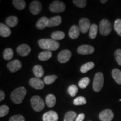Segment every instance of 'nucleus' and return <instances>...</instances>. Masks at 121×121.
Here are the masks:
<instances>
[{"instance_id": "1", "label": "nucleus", "mask_w": 121, "mask_h": 121, "mask_svg": "<svg viewBox=\"0 0 121 121\" xmlns=\"http://www.w3.org/2000/svg\"><path fill=\"white\" fill-rule=\"evenodd\" d=\"M38 44L45 51H56L60 47V43L52 39H42L38 40Z\"/></svg>"}, {"instance_id": "2", "label": "nucleus", "mask_w": 121, "mask_h": 121, "mask_svg": "<svg viewBox=\"0 0 121 121\" xmlns=\"http://www.w3.org/2000/svg\"><path fill=\"white\" fill-rule=\"evenodd\" d=\"M26 89L24 87H20L15 89L11 93V99L15 104L22 103L26 94Z\"/></svg>"}, {"instance_id": "3", "label": "nucleus", "mask_w": 121, "mask_h": 121, "mask_svg": "<svg viewBox=\"0 0 121 121\" xmlns=\"http://www.w3.org/2000/svg\"><path fill=\"white\" fill-rule=\"evenodd\" d=\"M112 29V26L108 20L103 19L99 24V32L102 35L107 36L110 34Z\"/></svg>"}, {"instance_id": "4", "label": "nucleus", "mask_w": 121, "mask_h": 121, "mask_svg": "<svg viewBox=\"0 0 121 121\" xmlns=\"http://www.w3.org/2000/svg\"><path fill=\"white\" fill-rule=\"evenodd\" d=\"M30 102L32 108L35 111L40 112L44 108V102L42 98L38 95L33 96L30 100Z\"/></svg>"}, {"instance_id": "5", "label": "nucleus", "mask_w": 121, "mask_h": 121, "mask_svg": "<svg viewBox=\"0 0 121 121\" xmlns=\"http://www.w3.org/2000/svg\"><path fill=\"white\" fill-rule=\"evenodd\" d=\"M104 85V76L102 72L95 74L93 81V87L95 92H99L102 90Z\"/></svg>"}, {"instance_id": "6", "label": "nucleus", "mask_w": 121, "mask_h": 121, "mask_svg": "<svg viewBox=\"0 0 121 121\" xmlns=\"http://www.w3.org/2000/svg\"><path fill=\"white\" fill-rule=\"evenodd\" d=\"M66 9V6L62 1H55L49 5L50 11L54 13H62Z\"/></svg>"}, {"instance_id": "7", "label": "nucleus", "mask_w": 121, "mask_h": 121, "mask_svg": "<svg viewBox=\"0 0 121 121\" xmlns=\"http://www.w3.org/2000/svg\"><path fill=\"white\" fill-rule=\"evenodd\" d=\"M71 52L68 49H64L59 53L58 60L60 63H65L67 62L71 57Z\"/></svg>"}, {"instance_id": "8", "label": "nucleus", "mask_w": 121, "mask_h": 121, "mask_svg": "<svg viewBox=\"0 0 121 121\" xmlns=\"http://www.w3.org/2000/svg\"><path fill=\"white\" fill-rule=\"evenodd\" d=\"M42 5L40 2L38 1H33L29 6L30 13L34 15H38L42 11Z\"/></svg>"}, {"instance_id": "9", "label": "nucleus", "mask_w": 121, "mask_h": 121, "mask_svg": "<svg viewBox=\"0 0 121 121\" xmlns=\"http://www.w3.org/2000/svg\"><path fill=\"white\" fill-rule=\"evenodd\" d=\"M91 24L90 20L87 18H81L79 21V29L80 31L83 34H85L90 29Z\"/></svg>"}, {"instance_id": "10", "label": "nucleus", "mask_w": 121, "mask_h": 121, "mask_svg": "<svg viewBox=\"0 0 121 121\" xmlns=\"http://www.w3.org/2000/svg\"><path fill=\"white\" fill-rule=\"evenodd\" d=\"M7 67L10 72H16L21 69L22 67V62L19 60H15L9 62Z\"/></svg>"}, {"instance_id": "11", "label": "nucleus", "mask_w": 121, "mask_h": 121, "mask_svg": "<svg viewBox=\"0 0 121 121\" xmlns=\"http://www.w3.org/2000/svg\"><path fill=\"white\" fill-rule=\"evenodd\" d=\"M114 117V113L110 109H105L100 113L99 118L102 121H111Z\"/></svg>"}, {"instance_id": "12", "label": "nucleus", "mask_w": 121, "mask_h": 121, "mask_svg": "<svg viewBox=\"0 0 121 121\" xmlns=\"http://www.w3.org/2000/svg\"><path fill=\"white\" fill-rule=\"evenodd\" d=\"M94 48L90 45H80L78 48V54L82 55H86L93 53L94 52Z\"/></svg>"}, {"instance_id": "13", "label": "nucleus", "mask_w": 121, "mask_h": 121, "mask_svg": "<svg viewBox=\"0 0 121 121\" xmlns=\"http://www.w3.org/2000/svg\"><path fill=\"white\" fill-rule=\"evenodd\" d=\"M29 85L33 88L41 90L44 87V82L39 78H33L29 80Z\"/></svg>"}, {"instance_id": "14", "label": "nucleus", "mask_w": 121, "mask_h": 121, "mask_svg": "<svg viewBox=\"0 0 121 121\" xmlns=\"http://www.w3.org/2000/svg\"><path fill=\"white\" fill-rule=\"evenodd\" d=\"M16 51L20 56L26 57L31 52V48L28 44H21L18 46L16 49Z\"/></svg>"}, {"instance_id": "15", "label": "nucleus", "mask_w": 121, "mask_h": 121, "mask_svg": "<svg viewBox=\"0 0 121 121\" xmlns=\"http://www.w3.org/2000/svg\"><path fill=\"white\" fill-rule=\"evenodd\" d=\"M43 121H58V115L56 112L51 110L43 114L42 117Z\"/></svg>"}, {"instance_id": "16", "label": "nucleus", "mask_w": 121, "mask_h": 121, "mask_svg": "<svg viewBox=\"0 0 121 121\" xmlns=\"http://www.w3.org/2000/svg\"><path fill=\"white\" fill-rule=\"evenodd\" d=\"M62 22V18L60 16H56L48 19V27H55L58 26Z\"/></svg>"}, {"instance_id": "17", "label": "nucleus", "mask_w": 121, "mask_h": 121, "mask_svg": "<svg viewBox=\"0 0 121 121\" xmlns=\"http://www.w3.org/2000/svg\"><path fill=\"white\" fill-rule=\"evenodd\" d=\"M80 30L79 27L76 25H73L69 29V37L72 39H76L79 37Z\"/></svg>"}, {"instance_id": "18", "label": "nucleus", "mask_w": 121, "mask_h": 121, "mask_svg": "<svg viewBox=\"0 0 121 121\" xmlns=\"http://www.w3.org/2000/svg\"><path fill=\"white\" fill-rule=\"evenodd\" d=\"M11 30L7 25L2 23L0 24V35L1 37H8L11 35Z\"/></svg>"}, {"instance_id": "19", "label": "nucleus", "mask_w": 121, "mask_h": 121, "mask_svg": "<svg viewBox=\"0 0 121 121\" xmlns=\"http://www.w3.org/2000/svg\"><path fill=\"white\" fill-rule=\"evenodd\" d=\"M48 19L47 17L45 16H43V17H40L36 24V26L38 29L42 30L48 26Z\"/></svg>"}, {"instance_id": "20", "label": "nucleus", "mask_w": 121, "mask_h": 121, "mask_svg": "<svg viewBox=\"0 0 121 121\" xmlns=\"http://www.w3.org/2000/svg\"><path fill=\"white\" fill-rule=\"evenodd\" d=\"M18 22H19V19L15 16H9L6 19V23L7 26L10 28H14L17 25Z\"/></svg>"}, {"instance_id": "21", "label": "nucleus", "mask_w": 121, "mask_h": 121, "mask_svg": "<svg viewBox=\"0 0 121 121\" xmlns=\"http://www.w3.org/2000/svg\"><path fill=\"white\" fill-rule=\"evenodd\" d=\"M33 72L36 78H41L43 76L44 74V71L42 66L39 65H37L34 66L33 68Z\"/></svg>"}, {"instance_id": "22", "label": "nucleus", "mask_w": 121, "mask_h": 121, "mask_svg": "<svg viewBox=\"0 0 121 121\" xmlns=\"http://www.w3.org/2000/svg\"><path fill=\"white\" fill-rule=\"evenodd\" d=\"M56 103V98L52 94H49L45 98V103L48 107L52 108L55 105Z\"/></svg>"}, {"instance_id": "23", "label": "nucleus", "mask_w": 121, "mask_h": 121, "mask_svg": "<svg viewBox=\"0 0 121 121\" xmlns=\"http://www.w3.org/2000/svg\"><path fill=\"white\" fill-rule=\"evenodd\" d=\"M52 56V53L51 51H44L40 52L38 55V58L42 61H45L49 60Z\"/></svg>"}, {"instance_id": "24", "label": "nucleus", "mask_w": 121, "mask_h": 121, "mask_svg": "<svg viewBox=\"0 0 121 121\" xmlns=\"http://www.w3.org/2000/svg\"><path fill=\"white\" fill-rule=\"evenodd\" d=\"M112 76L118 84H121V71L119 69H113L112 71Z\"/></svg>"}, {"instance_id": "25", "label": "nucleus", "mask_w": 121, "mask_h": 121, "mask_svg": "<svg viewBox=\"0 0 121 121\" xmlns=\"http://www.w3.org/2000/svg\"><path fill=\"white\" fill-rule=\"evenodd\" d=\"M94 66L95 64L93 62H89L86 63L81 66V68H80V71L82 73H85L87 71L93 69L94 67Z\"/></svg>"}, {"instance_id": "26", "label": "nucleus", "mask_w": 121, "mask_h": 121, "mask_svg": "<svg viewBox=\"0 0 121 121\" xmlns=\"http://www.w3.org/2000/svg\"><path fill=\"white\" fill-rule=\"evenodd\" d=\"M98 30V28L97 25L95 24H93L91 25L90 29H89V37L90 39H94L96 37Z\"/></svg>"}, {"instance_id": "27", "label": "nucleus", "mask_w": 121, "mask_h": 121, "mask_svg": "<svg viewBox=\"0 0 121 121\" xmlns=\"http://www.w3.org/2000/svg\"><path fill=\"white\" fill-rule=\"evenodd\" d=\"M51 38L53 40H60L64 38L65 37V34L63 31H57L53 32L51 35Z\"/></svg>"}, {"instance_id": "28", "label": "nucleus", "mask_w": 121, "mask_h": 121, "mask_svg": "<svg viewBox=\"0 0 121 121\" xmlns=\"http://www.w3.org/2000/svg\"><path fill=\"white\" fill-rule=\"evenodd\" d=\"M13 4L14 7L19 10H22L26 7V3L23 0H13Z\"/></svg>"}, {"instance_id": "29", "label": "nucleus", "mask_w": 121, "mask_h": 121, "mask_svg": "<svg viewBox=\"0 0 121 121\" xmlns=\"http://www.w3.org/2000/svg\"><path fill=\"white\" fill-rule=\"evenodd\" d=\"M13 56V51L11 48H7L4 50L3 53V57L5 60H10Z\"/></svg>"}, {"instance_id": "30", "label": "nucleus", "mask_w": 121, "mask_h": 121, "mask_svg": "<svg viewBox=\"0 0 121 121\" xmlns=\"http://www.w3.org/2000/svg\"><path fill=\"white\" fill-rule=\"evenodd\" d=\"M76 117V113L73 111H69L65 114L63 121H74Z\"/></svg>"}, {"instance_id": "31", "label": "nucleus", "mask_w": 121, "mask_h": 121, "mask_svg": "<svg viewBox=\"0 0 121 121\" xmlns=\"http://www.w3.org/2000/svg\"><path fill=\"white\" fill-rule=\"evenodd\" d=\"M90 81V78H87V77L82 78L79 81H78V86H79L81 89H85L86 87H87V86L89 85Z\"/></svg>"}, {"instance_id": "32", "label": "nucleus", "mask_w": 121, "mask_h": 121, "mask_svg": "<svg viewBox=\"0 0 121 121\" xmlns=\"http://www.w3.org/2000/svg\"><path fill=\"white\" fill-rule=\"evenodd\" d=\"M58 78L57 75H49L46 76L44 78V82L47 85H50L53 83L55 80Z\"/></svg>"}, {"instance_id": "33", "label": "nucleus", "mask_w": 121, "mask_h": 121, "mask_svg": "<svg viewBox=\"0 0 121 121\" xmlns=\"http://www.w3.org/2000/svg\"><path fill=\"white\" fill-rule=\"evenodd\" d=\"M68 93L71 97H74L78 92V87L75 85H71L68 87Z\"/></svg>"}, {"instance_id": "34", "label": "nucleus", "mask_w": 121, "mask_h": 121, "mask_svg": "<svg viewBox=\"0 0 121 121\" xmlns=\"http://www.w3.org/2000/svg\"><path fill=\"white\" fill-rule=\"evenodd\" d=\"M86 99L84 96H78L73 100V104L75 105H84L86 103Z\"/></svg>"}, {"instance_id": "35", "label": "nucleus", "mask_w": 121, "mask_h": 121, "mask_svg": "<svg viewBox=\"0 0 121 121\" xmlns=\"http://www.w3.org/2000/svg\"><path fill=\"white\" fill-rule=\"evenodd\" d=\"M114 28L115 31L121 37V19H117L114 22Z\"/></svg>"}, {"instance_id": "36", "label": "nucleus", "mask_w": 121, "mask_h": 121, "mask_svg": "<svg viewBox=\"0 0 121 121\" xmlns=\"http://www.w3.org/2000/svg\"><path fill=\"white\" fill-rule=\"evenodd\" d=\"M9 108L8 106L6 105H1L0 107V117H3L4 116H6L9 113Z\"/></svg>"}, {"instance_id": "37", "label": "nucleus", "mask_w": 121, "mask_h": 121, "mask_svg": "<svg viewBox=\"0 0 121 121\" xmlns=\"http://www.w3.org/2000/svg\"><path fill=\"white\" fill-rule=\"evenodd\" d=\"M73 2L77 7L80 8H84L86 6L87 1L86 0H73Z\"/></svg>"}, {"instance_id": "38", "label": "nucleus", "mask_w": 121, "mask_h": 121, "mask_svg": "<svg viewBox=\"0 0 121 121\" xmlns=\"http://www.w3.org/2000/svg\"><path fill=\"white\" fill-rule=\"evenodd\" d=\"M114 57L116 61L119 66H121V49H118L115 51Z\"/></svg>"}, {"instance_id": "39", "label": "nucleus", "mask_w": 121, "mask_h": 121, "mask_svg": "<svg viewBox=\"0 0 121 121\" xmlns=\"http://www.w3.org/2000/svg\"><path fill=\"white\" fill-rule=\"evenodd\" d=\"M9 121H25V118L22 115H15L10 118Z\"/></svg>"}, {"instance_id": "40", "label": "nucleus", "mask_w": 121, "mask_h": 121, "mask_svg": "<svg viewBox=\"0 0 121 121\" xmlns=\"http://www.w3.org/2000/svg\"><path fill=\"white\" fill-rule=\"evenodd\" d=\"M85 114L84 113H81V114H78L76 118L75 121H83L85 119Z\"/></svg>"}, {"instance_id": "41", "label": "nucleus", "mask_w": 121, "mask_h": 121, "mask_svg": "<svg viewBox=\"0 0 121 121\" xmlns=\"http://www.w3.org/2000/svg\"><path fill=\"white\" fill-rule=\"evenodd\" d=\"M5 98V94L4 93V92L3 91L1 90L0 91V101H2Z\"/></svg>"}, {"instance_id": "42", "label": "nucleus", "mask_w": 121, "mask_h": 121, "mask_svg": "<svg viewBox=\"0 0 121 121\" xmlns=\"http://www.w3.org/2000/svg\"><path fill=\"white\" fill-rule=\"evenodd\" d=\"M100 2L102 3V4H105V3H106L107 2V0H101Z\"/></svg>"}]
</instances>
